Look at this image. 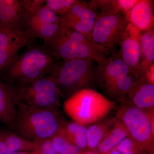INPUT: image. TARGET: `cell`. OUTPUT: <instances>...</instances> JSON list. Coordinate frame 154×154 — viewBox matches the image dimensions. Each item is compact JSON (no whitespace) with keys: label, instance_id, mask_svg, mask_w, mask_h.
<instances>
[{"label":"cell","instance_id":"19","mask_svg":"<svg viewBox=\"0 0 154 154\" xmlns=\"http://www.w3.org/2000/svg\"><path fill=\"white\" fill-rule=\"evenodd\" d=\"M128 137L126 128L120 120L114 124L97 147L101 154H107Z\"/></svg>","mask_w":154,"mask_h":154},{"label":"cell","instance_id":"10","mask_svg":"<svg viewBox=\"0 0 154 154\" xmlns=\"http://www.w3.org/2000/svg\"><path fill=\"white\" fill-rule=\"evenodd\" d=\"M141 31L128 23L119 43V54L125 63L137 77L140 57V36Z\"/></svg>","mask_w":154,"mask_h":154},{"label":"cell","instance_id":"17","mask_svg":"<svg viewBox=\"0 0 154 154\" xmlns=\"http://www.w3.org/2000/svg\"><path fill=\"white\" fill-rule=\"evenodd\" d=\"M139 0H94L88 2L89 6L97 15L127 14L138 2Z\"/></svg>","mask_w":154,"mask_h":154},{"label":"cell","instance_id":"31","mask_svg":"<svg viewBox=\"0 0 154 154\" xmlns=\"http://www.w3.org/2000/svg\"><path fill=\"white\" fill-rule=\"evenodd\" d=\"M147 82L154 84V64L152 65L148 70L144 76Z\"/></svg>","mask_w":154,"mask_h":154},{"label":"cell","instance_id":"33","mask_svg":"<svg viewBox=\"0 0 154 154\" xmlns=\"http://www.w3.org/2000/svg\"><path fill=\"white\" fill-rule=\"evenodd\" d=\"M141 153L140 152L138 151H130L127 152L124 154H140Z\"/></svg>","mask_w":154,"mask_h":154},{"label":"cell","instance_id":"28","mask_svg":"<svg viewBox=\"0 0 154 154\" xmlns=\"http://www.w3.org/2000/svg\"><path fill=\"white\" fill-rule=\"evenodd\" d=\"M22 8L25 11L27 21L44 5L45 1L43 0H20Z\"/></svg>","mask_w":154,"mask_h":154},{"label":"cell","instance_id":"30","mask_svg":"<svg viewBox=\"0 0 154 154\" xmlns=\"http://www.w3.org/2000/svg\"><path fill=\"white\" fill-rule=\"evenodd\" d=\"M11 151L9 149L5 140L2 131H0V154H11Z\"/></svg>","mask_w":154,"mask_h":154},{"label":"cell","instance_id":"5","mask_svg":"<svg viewBox=\"0 0 154 154\" xmlns=\"http://www.w3.org/2000/svg\"><path fill=\"white\" fill-rule=\"evenodd\" d=\"M51 75L58 89L73 94L84 88H89L96 82H100L99 65L91 59L64 60Z\"/></svg>","mask_w":154,"mask_h":154},{"label":"cell","instance_id":"4","mask_svg":"<svg viewBox=\"0 0 154 154\" xmlns=\"http://www.w3.org/2000/svg\"><path fill=\"white\" fill-rule=\"evenodd\" d=\"M53 57L46 48H29L9 67V77L22 85L51 75L58 66Z\"/></svg>","mask_w":154,"mask_h":154},{"label":"cell","instance_id":"27","mask_svg":"<svg viewBox=\"0 0 154 154\" xmlns=\"http://www.w3.org/2000/svg\"><path fill=\"white\" fill-rule=\"evenodd\" d=\"M35 147L33 151L36 154H59L54 149L49 138L33 141Z\"/></svg>","mask_w":154,"mask_h":154},{"label":"cell","instance_id":"24","mask_svg":"<svg viewBox=\"0 0 154 154\" xmlns=\"http://www.w3.org/2000/svg\"><path fill=\"white\" fill-rule=\"evenodd\" d=\"M60 25L61 22L58 23L36 25L27 28L26 33L30 39L38 37L42 38L45 44L55 36Z\"/></svg>","mask_w":154,"mask_h":154},{"label":"cell","instance_id":"13","mask_svg":"<svg viewBox=\"0 0 154 154\" xmlns=\"http://www.w3.org/2000/svg\"><path fill=\"white\" fill-rule=\"evenodd\" d=\"M100 69V82L105 92L112 96L117 83L131 71L119 55L114 54L107 59Z\"/></svg>","mask_w":154,"mask_h":154},{"label":"cell","instance_id":"9","mask_svg":"<svg viewBox=\"0 0 154 154\" xmlns=\"http://www.w3.org/2000/svg\"><path fill=\"white\" fill-rule=\"evenodd\" d=\"M60 17L64 25L92 39L97 16L88 2L78 0L67 14Z\"/></svg>","mask_w":154,"mask_h":154},{"label":"cell","instance_id":"11","mask_svg":"<svg viewBox=\"0 0 154 154\" xmlns=\"http://www.w3.org/2000/svg\"><path fill=\"white\" fill-rule=\"evenodd\" d=\"M26 23L27 17L20 1L0 0V28L9 29L29 37L26 33Z\"/></svg>","mask_w":154,"mask_h":154},{"label":"cell","instance_id":"20","mask_svg":"<svg viewBox=\"0 0 154 154\" xmlns=\"http://www.w3.org/2000/svg\"><path fill=\"white\" fill-rule=\"evenodd\" d=\"M62 127L65 135L72 143L80 149L87 146V128L75 122H63Z\"/></svg>","mask_w":154,"mask_h":154},{"label":"cell","instance_id":"16","mask_svg":"<svg viewBox=\"0 0 154 154\" xmlns=\"http://www.w3.org/2000/svg\"><path fill=\"white\" fill-rule=\"evenodd\" d=\"M135 106L145 111H152L154 106V84L147 82L145 77L138 82L128 94Z\"/></svg>","mask_w":154,"mask_h":154},{"label":"cell","instance_id":"8","mask_svg":"<svg viewBox=\"0 0 154 154\" xmlns=\"http://www.w3.org/2000/svg\"><path fill=\"white\" fill-rule=\"evenodd\" d=\"M128 21L122 14L97 17L92 33V39L105 53L113 51L119 45Z\"/></svg>","mask_w":154,"mask_h":154},{"label":"cell","instance_id":"35","mask_svg":"<svg viewBox=\"0 0 154 154\" xmlns=\"http://www.w3.org/2000/svg\"><path fill=\"white\" fill-rule=\"evenodd\" d=\"M79 154H97L96 153L92 152H79Z\"/></svg>","mask_w":154,"mask_h":154},{"label":"cell","instance_id":"23","mask_svg":"<svg viewBox=\"0 0 154 154\" xmlns=\"http://www.w3.org/2000/svg\"><path fill=\"white\" fill-rule=\"evenodd\" d=\"M60 22V17L46 5L41 7L35 14L28 19L26 30L29 27L43 24Z\"/></svg>","mask_w":154,"mask_h":154},{"label":"cell","instance_id":"12","mask_svg":"<svg viewBox=\"0 0 154 154\" xmlns=\"http://www.w3.org/2000/svg\"><path fill=\"white\" fill-rule=\"evenodd\" d=\"M30 40L13 30L0 28V71L12 64L20 50L29 44Z\"/></svg>","mask_w":154,"mask_h":154},{"label":"cell","instance_id":"21","mask_svg":"<svg viewBox=\"0 0 154 154\" xmlns=\"http://www.w3.org/2000/svg\"><path fill=\"white\" fill-rule=\"evenodd\" d=\"M116 122V119H112L106 122L97 123L89 126L86 131L87 146L91 149L97 148L109 131L110 126L115 124Z\"/></svg>","mask_w":154,"mask_h":154},{"label":"cell","instance_id":"32","mask_svg":"<svg viewBox=\"0 0 154 154\" xmlns=\"http://www.w3.org/2000/svg\"><path fill=\"white\" fill-rule=\"evenodd\" d=\"M11 154H36V153L33 151L29 152H19L13 153Z\"/></svg>","mask_w":154,"mask_h":154},{"label":"cell","instance_id":"25","mask_svg":"<svg viewBox=\"0 0 154 154\" xmlns=\"http://www.w3.org/2000/svg\"><path fill=\"white\" fill-rule=\"evenodd\" d=\"M49 139L54 149L59 154L79 153L80 149L67 138L64 133L62 125L57 132Z\"/></svg>","mask_w":154,"mask_h":154},{"label":"cell","instance_id":"15","mask_svg":"<svg viewBox=\"0 0 154 154\" xmlns=\"http://www.w3.org/2000/svg\"><path fill=\"white\" fill-rule=\"evenodd\" d=\"M17 104L15 88L0 81V122L10 128L17 115Z\"/></svg>","mask_w":154,"mask_h":154},{"label":"cell","instance_id":"34","mask_svg":"<svg viewBox=\"0 0 154 154\" xmlns=\"http://www.w3.org/2000/svg\"><path fill=\"white\" fill-rule=\"evenodd\" d=\"M107 154H122L120 152H118V151L116 150L113 149L111 150V151L109 152Z\"/></svg>","mask_w":154,"mask_h":154},{"label":"cell","instance_id":"29","mask_svg":"<svg viewBox=\"0 0 154 154\" xmlns=\"http://www.w3.org/2000/svg\"><path fill=\"white\" fill-rule=\"evenodd\" d=\"M113 149L116 150L122 154L133 151H138L142 153L136 144L129 136L123 140Z\"/></svg>","mask_w":154,"mask_h":154},{"label":"cell","instance_id":"14","mask_svg":"<svg viewBox=\"0 0 154 154\" xmlns=\"http://www.w3.org/2000/svg\"><path fill=\"white\" fill-rule=\"evenodd\" d=\"M154 2L139 0L126 15L128 23L141 32L154 28Z\"/></svg>","mask_w":154,"mask_h":154},{"label":"cell","instance_id":"7","mask_svg":"<svg viewBox=\"0 0 154 154\" xmlns=\"http://www.w3.org/2000/svg\"><path fill=\"white\" fill-rule=\"evenodd\" d=\"M15 91L17 104L55 109L59 102L60 92L51 75L20 85Z\"/></svg>","mask_w":154,"mask_h":154},{"label":"cell","instance_id":"22","mask_svg":"<svg viewBox=\"0 0 154 154\" xmlns=\"http://www.w3.org/2000/svg\"><path fill=\"white\" fill-rule=\"evenodd\" d=\"M6 144L11 152L33 151L35 147L33 141L25 139L12 131H2Z\"/></svg>","mask_w":154,"mask_h":154},{"label":"cell","instance_id":"26","mask_svg":"<svg viewBox=\"0 0 154 154\" xmlns=\"http://www.w3.org/2000/svg\"><path fill=\"white\" fill-rule=\"evenodd\" d=\"M78 0H46L45 5L60 17L64 16L69 12Z\"/></svg>","mask_w":154,"mask_h":154},{"label":"cell","instance_id":"18","mask_svg":"<svg viewBox=\"0 0 154 154\" xmlns=\"http://www.w3.org/2000/svg\"><path fill=\"white\" fill-rule=\"evenodd\" d=\"M140 40V57L138 75L139 78H142L154 64V28L141 32Z\"/></svg>","mask_w":154,"mask_h":154},{"label":"cell","instance_id":"3","mask_svg":"<svg viewBox=\"0 0 154 154\" xmlns=\"http://www.w3.org/2000/svg\"><path fill=\"white\" fill-rule=\"evenodd\" d=\"M114 107V102L91 88L75 92L63 105L66 113L73 121L85 126L104 118Z\"/></svg>","mask_w":154,"mask_h":154},{"label":"cell","instance_id":"2","mask_svg":"<svg viewBox=\"0 0 154 154\" xmlns=\"http://www.w3.org/2000/svg\"><path fill=\"white\" fill-rule=\"evenodd\" d=\"M45 44L54 57L61 58L64 60L91 59L100 66L107 60L102 47L92 39L66 27L61 22L55 36Z\"/></svg>","mask_w":154,"mask_h":154},{"label":"cell","instance_id":"1","mask_svg":"<svg viewBox=\"0 0 154 154\" xmlns=\"http://www.w3.org/2000/svg\"><path fill=\"white\" fill-rule=\"evenodd\" d=\"M55 109L18 103L16 118L10 129L28 140L50 138L62 124Z\"/></svg>","mask_w":154,"mask_h":154},{"label":"cell","instance_id":"6","mask_svg":"<svg viewBox=\"0 0 154 154\" xmlns=\"http://www.w3.org/2000/svg\"><path fill=\"white\" fill-rule=\"evenodd\" d=\"M129 137L142 153L152 152L154 147L153 111H145L134 105L122 107L117 114Z\"/></svg>","mask_w":154,"mask_h":154}]
</instances>
